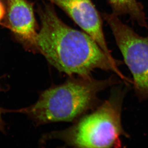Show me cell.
<instances>
[{
	"label": "cell",
	"instance_id": "ba28073f",
	"mask_svg": "<svg viewBox=\"0 0 148 148\" xmlns=\"http://www.w3.org/2000/svg\"><path fill=\"white\" fill-rule=\"evenodd\" d=\"M6 13V0H0V25L3 27Z\"/></svg>",
	"mask_w": 148,
	"mask_h": 148
},
{
	"label": "cell",
	"instance_id": "52a82bcc",
	"mask_svg": "<svg viewBox=\"0 0 148 148\" xmlns=\"http://www.w3.org/2000/svg\"><path fill=\"white\" fill-rule=\"evenodd\" d=\"M114 14L121 16L129 15L133 22L148 29L147 18L143 6L137 0H107Z\"/></svg>",
	"mask_w": 148,
	"mask_h": 148
},
{
	"label": "cell",
	"instance_id": "277c9868",
	"mask_svg": "<svg viewBox=\"0 0 148 148\" xmlns=\"http://www.w3.org/2000/svg\"><path fill=\"white\" fill-rule=\"evenodd\" d=\"M101 16L112 30L116 43L133 76L134 92L140 101H148V36H140L116 14Z\"/></svg>",
	"mask_w": 148,
	"mask_h": 148
},
{
	"label": "cell",
	"instance_id": "9c48e42d",
	"mask_svg": "<svg viewBox=\"0 0 148 148\" xmlns=\"http://www.w3.org/2000/svg\"><path fill=\"white\" fill-rule=\"evenodd\" d=\"M7 111L6 110L3 109L2 108H0V132H3L4 131V126H5V124L3 119H2V116L1 115L3 113Z\"/></svg>",
	"mask_w": 148,
	"mask_h": 148
},
{
	"label": "cell",
	"instance_id": "7a4b0ae2",
	"mask_svg": "<svg viewBox=\"0 0 148 148\" xmlns=\"http://www.w3.org/2000/svg\"><path fill=\"white\" fill-rule=\"evenodd\" d=\"M119 82L115 76L104 80L78 76L44 91L36 103L21 111L38 125L72 121L97 106L99 92Z\"/></svg>",
	"mask_w": 148,
	"mask_h": 148
},
{
	"label": "cell",
	"instance_id": "3957f363",
	"mask_svg": "<svg viewBox=\"0 0 148 148\" xmlns=\"http://www.w3.org/2000/svg\"><path fill=\"white\" fill-rule=\"evenodd\" d=\"M126 91L127 88L123 86H115L109 98L92 113L84 116L70 128L54 133L51 137L79 148L121 147V137H129L121 122Z\"/></svg>",
	"mask_w": 148,
	"mask_h": 148
},
{
	"label": "cell",
	"instance_id": "6da1fadb",
	"mask_svg": "<svg viewBox=\"0 0 148 148\" xmlns=\"http://www.w3.org/2000/svg\"><path fill=\"white\" fill-rule=\"evenodd\" d=\"M40 29L36 43L50 64L69 75H91L95 69L111 71L125 84H132L119 70V62L111 59L87 34L71 28L59 18L51 4L38 6Z\"/></svg>",
	"mask_w": 148,
	"mask_h": 148
},
{
	"label": "cell",
	"instance_id": "5b68a950",
	"mask_svg": "<svg viewBox=\"0 0 148 148\" xmlns=\"http://www.w3.org/2000/svg\"><path fill=\"white\" fill-rule=\"evenodd\" d=\"M34 4L28 0H6L3 27L10 30L14 39L25 49L36 52L38 25Z\"/></svg>",
	"mask_w": 148,
	"mask_h": 148
},
{
	"label": "cell",
	"instance_id": "8992f818",
	"mask_svg": "<svg viewBox=\"0 0 148 148\" xmlns=\"http://www.w3.org/2000/svg\"><path fill=\"white\" fill-rule=\"evenodd\" d=\"M60 7L89 35L111 59L115 60L108 48L103 29L101 14L92 0H46Z\"/></svg>",
	"mask_w": 148,
	"mask_h": 148
}]
</instances>
